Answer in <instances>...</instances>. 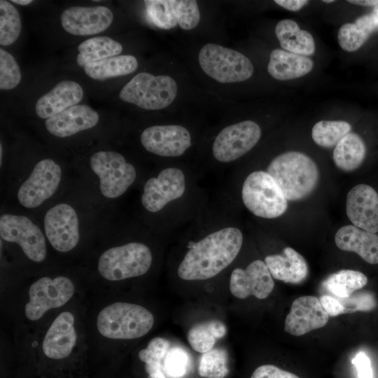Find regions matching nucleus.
Listing matches in <instances>:
<instances>
[{
  "mask_svg": "<svg viewBox=\"0 0 378 378\" xmlns=\"http://www.w3.org/2000/svg\"><path fill=\"white\" fill-rule=\"evenodd\" d=\"M240 230L228 227L194 243L178 268V276L187 281L212 278L230 265L241 248Z\"/></svg>",
  "mask_w": 378,
  "mask_h": 378,
  "instance_id": "nucleus-1",
  "label": "nucleus"
},
{
  "mask_svg": "<svg viewBox=\"0 0 378 378\" xmlns=\"http://www.w3.org/2000/svg\"><path fill=\"white\" fill-rule=\"evenodd\" d=\"M287 200L309 196L319 181V170L313 159L304 153L290 150L276 156L267 169Z\"/></svg>",
  "mask_w": 378,
  "mask_h": 378,
  "instance_id": "nucleus-2",
  "label": "nucleus"
},
{
  "mask_svg": "<svg viewBox=\"0 0 378 378\" xmlns=\"http://www.w3.org/2000/svg\"><path fill=\"white\" fill-rule=\"evenodd\" d=\"M154 324L153 314L140 305L117 302L98 314L97 326L104 336L116 340H132L145 335Z\"/></svg>",
  "mask_w": 378,
  "mask_h": 378,
  "instance_id": "nucleus-3",
  "label": "nucleus"
},
{
  "mask_svg": "<svg viewBox=\"0 0 378 378\" xmlns=\"http://www.w3.org/2000/svg\"><path fill=\"white\" fill-rule=\"evenodd\" d=\"M150 248L140 242H130L107 249L98 260V271L106 279L120 281L146 273L152 263Z\"/></svg>",
  "mask_w": 378,
  "mask_h": 378,
  "instance_id": "nucleus-4",
  "label": "nucleus"
},
{
  "mask_svg": "<svg viewBox=\"0 0 378 378\" xmlns=\"http://www.w3.org/2000/svg\"><path fill=\"white\" fill-rule=\"evenodd\" d=\"M177 94V84L170 76L141 72L120 90L121 100L147 110H158L170 105Z\"/></svg>",
  "mask_w": 378,
  "mask_h": 378,
  "instance_id": "nucleus-5",
  "label": "nucleus"
},
{
  "mask_svg": "<svg viewBox=\"0 0 378 378\" xmlns=\"http://www.w3.org/2000/svg\"><path fill=\"white\" fill-rule=\"evenodd\" d=\"M241 197L245 206L255 216L261 218L279 217L288 207L282 190L272 176L264 171L253 172L246 178Z\"/></svg>",
  "mask_w": 378,
  "mask_h": 378,
  "instance_id": "nucleus-6",
  "label": "nucleus"
},
{
  "mask_svg": "<svg viewBox=\"0 0 378 378\" xmlns=\"http://www.w3.org/2000/svg\"><path fill=\"white\" fill-rule=\"evenodd\" d=\"M199 63L205 74L222 83L246 80L254 71L252 62L242 53L211 43L200 50Z\"/></svg>",
  "mask_w": 378,
  "mask_h": 378,
  "instance_id": "nucleus-7",
  "label": "nucleus"
},
{
  "mask_svg": "<svg viewBox=\"0 0 378 378\" xmlns=\"http://www.w3.org/2000/svg\"><path fill=\"white\" fill-rule=\"evenodd\" d=\"M90 166L99 180L105 197L115 199L124 194L136 177L134 167L115 151H98L90 159Z\"/></svg>",
  "mask_w": 378,
  "mask_h": 378,
  "instance_id": "nucleus-8",
  "label": "nucleus"
},
{
  "mask_svg": "<svg viewBox=\"0 0 378 378\" xmlns=\"http://www.w3.org/2000/svg\"><path fill=\"white\" fill-rule=\"evenodd\" d=\"M75 287L65 276L54 279L42 277L33 283L29 290V301L25 305V315L31 321L41 318L46 312L66 303L73 296Z\"/></svg>",
  "mask_w": 378,
  "mask_h": 378,
  "instance_id": "nucleus-9",
  "label": "nucleus"
},
{
  "mask_svg": "<svg viewBox=\"0 0 378 378\" xmlns=\"http://www.w3.org/2000/svg\"><path fill=\"white\" fill-rule=\"evenodd\" d=\"M0 235L7 241L18 244L26 256L34 262H42L46 257L45 237L41 229L27 216L2 214Z\"/></svg>",
  "mask_w": 378,
  "mask_h": 378,
  "instance_id": "nucleus-10",
  "label": "nucleus"
},
{
  "mask_svg": "<svg viewBox=\"0 0 378 378\" xmlns=\"http://www.w3.org/2000/svg\"><path fill=\"white\" fill-rule=\"evenodd\" d=\"M61 178V167L53 160H40L20 186L17 195L19 202L28 209L39 206L55 194Z\"/></svg>",
  "mask_w": 378,
  "mask_h": 378,
  "instance_id": "nucleus-11",
  "label": "nucleus"
},
{
  "mask_svg": "<svg viewBox=\"0 0 378 378\" xmlns=\"http://www.w3.org/2000/svg\"><path fill=\"white\" fill-rule=\"evenodd\" d=\"M260 126L253 120H244L223 129L213 144L214 158L222 162L234 161L248 153L261 137Z\"/></svg>",
  "mask_w": 378,
  "mask_h": 378,
  "instance_id": "nucleus-12",
  "label": "nucleus"
},
{
  "mask_svg": "<svg viewBox=\"0 0 378 378\" xmlns=\"http://www.w3.org/2000/svg\"><path fill=\"white\" fill-rule=\"evenodd\" d=\"M43 227L49 242L58 251H70L79 241L78 215L68 204H57L48 209L44 216Z\"/></svg>",
  "mask_w": 378,
  "mask_h": 378,
  "instance_id": "nucleus-13",
  "label": "nucleus"
},
{
  "mask_svg": "<svg viewBox=\"0 0 378 378\" xmlns=\"http://www.w3.org/2000/svg\"><path fill=\"white\" fill-rule=\"evenodd\" d=\"M185 189L183 172L178 168L164 169L146 182L141 195L142 205L150 212H158L171 201L181 197Z\"/></svg>",
  "mask_w": 378,
  "mask_h": 378,
  "instance_id": "nucleus-14",
  "label": "nucleus"
},
{
  "mask_svg": "<svg viewBox=\"0 0 378 378\" xmlns=\"http://www.w3.org/2000/svg\"><path fill=\"white\" fill-rule=\"evenodd\" d=\"M141 142L150 153L163 157H177L190 146L191 136L188 130L181 125H154L142 132Z\"/></svg>",
  "mask_w": 378,
  "mask_h": 378,
  "instance_id": "nucleus-15",
  "label": "nucleus"
},
{
  "mask_svg": "<svg viewBox=\"0 0 378 378\" xmlns=\"http://www.w3.org/2000/svg\"><path fill=\"white\" fill-rule=\"evenodd\" d=\"M270 272L265 261L256 260L246 269H234L230 276V290L236 298L244 299L250 295L262 300L267 298L274 287Z\"/></svg>",
  "mask_w": 378,
  "mask_h": 378,
  "instance_id": "nucleus-16",
  "label": "nucleus"
},
{
  "mask_svg": "<svg viewBox=\"0 0 378 378\" xmlns=\"http://www.w3.org/2000/svg\"><path fill=\"white\" fill-rule=\"evenodd\" d=\"M113 20L112 11L102 6L69 7L60 16L64 29L76 36H90L100 33L111 25Z\"/></svg>",
  "mask_w": 378,
  "mask_h": 378,
  "instance_id": "nucleus-17",
  "label": "nucleus"
},
{
  "mask_svg": "<svg viewBox=\"0 0 378 378\" xmlns=\"http://www.w3.org/2000/svg\"><path fill=\"white\" fill-rule=\"evenodd\" d=\"M346 213L353 225L378 232V193L367 184H358L346 195Z\"/></svg>",
  "mask_w": 378,
  "mask_h": 378,
  "instance_id": "nucleus-18",
  "label": "nucleus"
},
{
  "mask_svg": "<svg viewBox=\"0 0 378 378\" xmlns=\"http://www.w3.org/2000/svg\"><path fill=\"white\" fill-rule=\"evenodd\" d=\"M329 316L316 296L304 295L296 298L286 317L284 330L286 332L301 336L325 326Z\"/></svg>",
  "mask_w": 378,
  "mask_h": 378,
  "instance_id": "nucleus-19",
  "label": "nucleus"
},
{
  "mask_svg": "<svg viewBox=\"0 0 378 378\" xmlns=\"http://www.w3.org/2000/svg\"><path fill=\"white\" fill-rule=\"evenodd\" d=\"M99 119L92 108L77 104L46 119L45 126L51 134L63 138L94 127Z\"/></svg>",
  "mask_w": 378,
  "mask_h": 378,
  "instance_id": "nucleus-20",
  "label": "nucleus"
},
{
  "mask_svg": "<svg viewBox=\"0 0 378 378\" xmlns=\"http://www.w3.org/2000/svg\"><path fill=\"white\" fill-rule=\"evenodd\" d=\"M74 323V316L69 312H64L57 316L47 331L42 344L46 356L62 359L71 354L77 339Z\"/></svg>",
  "mask_w": 378,
  "mask_h": 378,
  "instance_id": "nucleus-21",
  "label": "nucleus"
},
{
  "mask_svg": "<svg viewBox=\"0 0 378 378\" xmlns=\"http://www.w3.org/2000/svg\"><path fill=\"white\" fill-rule=\"evenodd\" d=\"M83 96L81 86L73 80H62L36 102L35 111L41 118L48 119L77 105Z\"/></svg>",
  "mask_w": 378,
  "mask_h": 378,
  "instance_id": "nucleus-22",
  "label": "nucleus"
},
{
  "mask_svg": "<svg viewBox=\"0 0 378 378\" xmlns=\"http://www.w3.org/2000/svg\"><path fill=\"white\" fill-rule=\"evenodd\" d=\"M335 242L340 249L354 252L370 264H378V235L376 233L346 225L336 232Z\"/></svg>",
  "mask_w": 378,
  "mask_h": 378,
  "instance_id": "nucleus-23",
  "label": "nucleus"
},
{
  "mask_svg": "<svg viewBox=\"0 0 378 378\" xmlns=\"http://www.w3.org/2000/svg\"><path fill=\"white\" fill-rule=\"evenodd\" d=\"M265 262L272 276L285 283L299 284L308 275L306 260L290 247H286L282 254L267 255Z\"/></svg>",
  "mask_w": 378,
  "mask_h": 378,
  "instance_id": "nucleus-24",
  "label": "nucleus"
},
{
  "mask_svg": "<svg viewBox=\"0 0 378 378\" xmlns=\"http://www.w3.org/2000/svg\"><path fill=\"white\" fill-rule=\"evenodd\" d=\"M377 31L378 6L360 15L354 22L342 24L337 33L338 43L344 51L356 52Z\"/></svg>",
  "mask_w": 378,
  "mask_h": 378,
  "instance_id": "nucleus-25",
  "label": "nucleus"
},
{
  "mask_svg": "<svg viewBox=\"0 0 378 378\" xmlns=\"http://www.w3.org/2000/svg\"><path fill=\"white\" fill-rule=\"evenodd\" d=\"M314 66V61L307 56L276 48L270 53L267 71L278 80H288L308 74Z\"/></svg>",
  "mask_w": 378,
  "mask_h": 378,
  "instance_id": "nucleus-26",
  "label": "nucleus"
},
{
  "mask_svg": "<svg viewBox=\"0 0 378 378\" xmlns=\"http://www.w3.org/2000/svg\"><path fill=\"white\" fill-rule=\"evenodd\" d=\"M274 31L283 50L307 57L315 52L316 45L313 36L308 31L301 29L295 20H280Z\"/></svg>",
  "mask_w": 378,
  "mask_h": 378,
  "instance_id": "nucleus-27",
  "label": "nucleus"
},
{
  "mask_svg": "<svg viewBox=\"0 0 378 378\" xmlns=\"http://www.w3.org/2000/svg\"><path fill=\"white\" fill-rule=\"evenodd\" d=\"M367 146L363 139L356 132H349L335 146L332 159L335 166L344 172H351L363 162Z\"/></svg>",
  "mask_w": 378,
  "mask_h": 378,
  "instance_id": "nucleus-28",
  "label": "nucleus"
},
{
  "mask_svg": "<svg viewBox=\"0 0 378 378\" xmlns=\"http://www.w3.org/2000/svg\"><path fill=\"white\" fill-rule=\"evenodd\" d=\"M137 68L138 62L134 56L120 55L88 64L84 66V70L89 77L103 80L130 74Z\"/></svg>",
  "mask_w": 378,
  "mask_h": 378,
  "instance_id": "nucleus-29",
  "label": "nucleus"
},
{
  "mask_svg": "<svg viewBox=\"0 0 378 378\" xmlns=\"http://www.w3.org/2000/svg\"><path fill=\"white\" fill-rule=\"evenodd\" d=\"M79 53L76 62L80 66L119 55L122 50V45L108 37L97 36L87 39L78 46Z\"/></svg>",
  "mask_w": 378,
  "mask_h": 378,
  "instance_id": "nucleus-30",
  "label": "nucleus"
},
{
  "mask_svg": "<svg viewBox=\"0 0 378 378\" xmlns=\"http://www.w3.org/2000/svg\"><path fill=\"white\" fill-rule=\"evenodd\" d=\"M368 283L367 276L359 271L341 270L330 274L323 283V287L337 298H346Z\"/></svg>",
  "mask_w": 378,
  "mask_h": 378,
  "instance_id": "nucleus-31",
  "label": "nucleus"
},
{
  "mask_svg": "<svg viewBox=\"0 0 378 378\" xmlns=\"http://www.w3.org/2000/svg\"><path fill=\"white\" fill-rule=\"evenodd\" d=\"M226 332L222 322L212 320L193 326L188 332L187 339L192 349L204 354L213 349L216 340L224 337Z\"/></svg>",
  "mask_w": 378,
  "mask_h": 378,
  "instance_id": "nucleus-32",
  "label": "nucleus"
},
{
  "mask_svg": "<svg viewBox=\"0 0 378 378\" xmlns=\"http://www.w3.org/2000/svg\"><path fill=\"white\" fill-rule=\"evenodd\" d=\"M351 125L344 120H320L312 129V138L314 143L323 148H332L347 134L351 132Z\"/></svg>",
  "mask_w": 378,
  "mask_h": 378,
  "instance_id": "nucleus-33",
  "label": "nucleus"
},
{
  "mask_svg": "<svg viewBox=\"0 0 378 378\" xmlns=\"http://www.w3.org/2000/svg\"><path fill=\"white\" fill-rule=\"evenodd\" d=\"M146 15L156 27L169 29L178 24L176 0H146Z\"/></svg>",
  "mask_w": 378,
  "mask_h": 378,
  "instance_id": "nucleus-34",
  "label": "nucleus"
},
{
  "mask_svg": "<svg viewBox=\"0 0 378 378\" xmlns=\"http://www.w3.org/2000/svg\"><path fill=\"white\" fill-rule=\"evenodd\" d=\"M21 30L20 14L10 2L0 1V44L9 46L18 38Z\"/></svg>",
  "mask_w": 378,
  "mask_h": 378,
  "instance_id": "nucleus-35",
  "label": "nucleus"
},
{
  "mask_svg": "<svg viewBox=\"0 0 378 378\" xmlns=\"http://www.w3.org/2000/svg\"><path fill=\"white\" fill-rule=\"evenodd\" d=\"M227 351L213 348L204 353L199 361L198 373L204 378H224L229 372Z\"/></svg>",
  "mask_w": 378,
  "mask_h": 378,
  "instance_id": "nucleus-36",
  "label": "nucleus"
},
{
  "mask_svg": "<svg viewBox=\"0 0 378 378\" xmlns=\"http://www.w3.org/2000/svg\"><path fill=\"white\" fill-rule=\"evenodd\" d=\"M169 349V342L162 337H155L148 343L147 347L139 352V358L146 363L148 374L163 370L162 361Z\"/></svg>",
  "mask_w": 378,
  "mask_h": 378,
  "instance_id": "nucleus-37",
  "label": "nucleus"
},
{
  "mask_svg": "<svg viewBox=\"0 0 378 378\" xmlns=\"http://www.w3.org/2000/svg\"><path fill=\"white\" fill-rule=\"evenodd\" d=\"M21 80L19 66L13 55L3 48L0 49V88H15Z\"/></svg>",
  "mask_w": 378,
  "mask_h": 378,
  "instance_id": "nucleus-38",
  "label": "nucleus"
},
{
  "mask_svg": "<svg viewBox=\"0 0 378 378\" xmlns=\"http://www.w3.org/2000/svg\"><path fill=\"white\" fill-rule=\"evenodd\" d=\"M164 372L170 377L178 378L188 371L190 358L186 351L180 346H173L167 351L164 360Z\"/></svg>",
  "mask_w": 378,
  "mask_h": 378,
  "instance_id": "nucleus-39",
  "label": "nucleus"
},
{
  "mask_svg": "<svg viewBox=\"0 0 378 378\" xmlns=\"http://www.w3.org/2000/svg\"><path fill=\"white\" fill-rule=\"evenodd\" d=\"M178 24L185 30L195 28L200 20L197 1L176 0Z\"/></svg>",
  "mask_w": 378,
  "mask_h": 378,
  "instance_id": "nucleus-40",
  "label": "nucleus"
},
{
  "mask_svg": "<svg viewBox=\"0 0 378 378\" xmlns=\"http://www.w3.org/2000/svg\"><path fill=\"white\" fill-rule=\"evenodd\" d=\"M337 299L346 308L347 314L371 311L377 305L374 295L368 291L353 293L349 298Z\"/></svg>",
  "mask_w": 378,
  "mask_h": 378,
  "instance_id": "nucleus-41",
  "label": "nucleus"
},
{
  "mask_svg": "<svg viewBox=\"0 0 378 378\" xmlns=\"http://www.w3.org/2000/svg\"><path fill=\"white\" fill-rule=\"evenodd\" d=\"M251 378H300L296 374L284 370L274 365H262L257 368Z\"/></svg>",
  "mask_w": 378,
  "mask_h": 378,
  "instance_id": "nucleus-42",
  "label": "nucleus"
},
{
  "mask_svg": "<svg viewBox=\"0 0 378 378\" xmlns=\"http://www.w3.org/2000/svg\"><path fill=\"white\" fill-rule=\"evenodd\" d=\"M351 363L356 368L358 378H373L370 359L364 352L358 353Z\"/></svg>",
  "mask_w": 378,
  "mask_h": 378,
  "instance_id": "nucleus-43",
  "label": "nucleus"
},
{
  "mask_svg": "<svg viewBox=\"0 0 378 378\" xmlns=\"http://www.w3.org/2000/svg\"><path fill=\"white\" fill-rule=\"evenodd\" d=\"M321 304L330 316H337L347 314L346 308L335 297L323 295L319 298Z\"/></svg>",
  "mask_w": 378,
  "mask_h": 378,
  "instance_id": "nucleus-44",
  "label": "nucleus"
},
{
  "mask_svg": "<svg viewBox=\"0 0 378 378\" xmlns=\"http://www.w3.org/2000/svg\"><path fill=\"white\" fill-rule=\"evenodd\" d=\"M274 3L282 8L290 10L298 11L306 6L309 1L307 0H275Z\"/></svg>",
  "mask_w": 378,
  "mask_h": 378,
  "instance_id": "nucleus-45",
  "label": "nucleus"
},
{
  "mask_svg": "<svg viewBox=\"0 0 378 378\" xmlns=\"http://www.w3.org/2000/svg\"><path fill=\"white\" fill-rule=\"evenodd\" d=\"M347 2L360 6L364 7H369L371 8L378 6V0H349Z\"/></svg>",
  "mask_w": 378,
  "mask_h": 378,
  "instance_id": "nucleus-46",
  "label": "nucleus"
},
{
  "mask_svg": "<svg viewBox=\"0 0 378 378\" xmlns=\"http://www.w3.org/2000/svg\"><path fill=\"white\" fill-rule=\"evenodd\" d=\"M11 2L22 5V6H26L32 2L31 0H12Z\"/></svg>",
  "mask_w": 378,
  "mask_h": 378,
  "instance_id": "nucleus-47",
  "label": "nucleus"
},
{
  "mask_svg": "<svg viewBox=\"0 0 378 378\" xmlns=\"http://www.w3.org/2000/svg\"><path fill=\"white\" fill-rule=\"evenodd\" d=\"M2 144H0V162H1H1H2Z\"/></svg>",
  "mask_w": 378,
  "mask_h": 378,
  "instance_id": "nucleus-48",
  "label": "nucleus"
},
{
  "mask_svg": "<svg viewBox=\"0 0 378 378\" xmlns=\"http://www.w3.org/2000/svg\"><path fill=\"white\" fill-rule=\"evenodd\" d=\"M323 2L330 4V3L335 2V1L334 0H328V1L324 0L323 1Z\"/></svg>",
  "mask_w": 378,
  "mask_h": 378,
  "instance_id": "nucleus-49",
  "label": "nucleus"
}]
</instances>
